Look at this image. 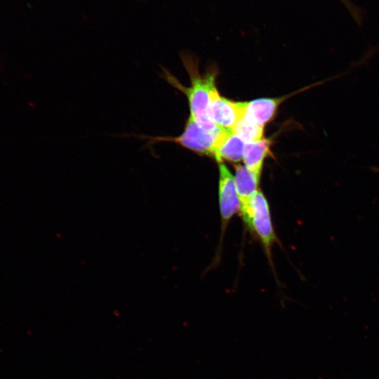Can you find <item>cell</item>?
I'll return each instance as SVG.
<instances>
[{"instance_id":"30bf717a","label":"cell","mask_w":379,"mask_h":379,"mask_svg":"<svg viewBox=\"0 0 379 379\" xmlns=\"http://www.w3.org/2000/svg\"><path fill=\"white\" fill-rule=\"evenodd\" d=\"M263 126L253 125L241 119L232 131L246 143L255 142L264 138Z\"/></svg>"},{"instance_id":"9c48e42d","label":"cell","mask_w":379,"mask_h":379,"mask_svg":"<svg viewBox=\"0 0 379 379\" xmlns=\"http://www.w3.org/2000/svg\"><path fill=\"white\" fill-rule=\"evenodd\" d=\"M245 145L241 138L228 131L217 146L214 159L218 164L223 160L238 163L243 159Z\"/></svg>"},{"instance_id":"ba28073f","label":"cell","mask_w":379,"mask_h":379,"mask_svg":"<svg viewBox=\"0 0 379 379\" xmlns=\"http://www.w3.org/2000/svg\"><path fill=\"white\" fill-rule=\"evenodd\" d=\"M272 143L271 140L263 138L245 145L243 156L244 166L260 177L264 161L270 154Z\"/></svg>"},{"instance_id":"6da1fadb","label":"cell","mask_w":379,"mask_h":379,"mask_svg":"<svg viewBox=\"0 0 379 379\" xmlns=\"http://www.w3.org/2000/svg\"><path fill=\"white\" fill-rule=\"evenodd\" d=\"M181 60L190 77V86L182 85L173 74L164 67L160 74L161 77L186 95L191 117L204 127L214 129L218 126L210 120L208 110L212 93L217 89L215 84L217 71L215 69H211L206 74H201L197 63L192 56L182 53Z\"/></svg>"},{"instance_id":"8992f818","label":"cell","mask_w":379,"mask_h":379,"mask_svg":"<svg viewBox=\"0 0 379 379\" xmlns=\"http://www.w3.org/2000/svg\"><path fill=\"white\" fill-rule=\"evenodd\" d=\"M218 164L219 204L222 222L225 225L240 210V204L234 176L222 162Z\"/></svg>"},{"instance_id":"8fae6325","label":"cell","mask_w":379,"mask_h":379,"mask_svg":"<svg viewBox=\"0 0 379 379\" xmlns=\"http://www.w3.org/2000/svg\"><path fill=\"white\" fill-rule=\"evenodd\" d=\"M345 6L350 11V12L352 13V15L356 18L358 19L359 14L357 12L356 9L352 6V4L348 0H340Z\"/></svg>"},{"instance_id":"277c9868","label":"cell","mask_w":379,"mask_h":379,"mask_svg":"<svg viewBox=\"0 0 379 379\" xmlns=\"http://www.w3.org/2000/svg\"><path fill=\"white\" fill-rule=\"evenodd\" d=\"M234 182L243 219L251 229L252 220V201L257 192L260 177L251 171L246 166L235 165Z\"/></svg>"},{"instance_id":"3957f363","label":"cell","mask_w":379,"mask_h":379,"mask_svg":"<svg viewBox=\"0 0 379 379\" xmlns=\"http://www.w3.org/2000/svg\"><path fill=\"white\" fill-rule=\"evenodd\" d=\"M246 104V102H237L225 98L216 89L211 95L208 117L218 126L232 131L242 119Z\"/></svg>"},{"instance_id":"52a82bcc","label":"cell","mask_w":379,"mask_h":379,"mask_svg":"<svg viewBox=\"0 0 379 379\" xmlns=\"http://www.w3.org/2000/svg\"><path fill=\"white\" fill-rule=\"evenodd\" d=\"M291 95L276 98H258L246 102L242 119L253 125L265 127L274 118L279 106Z\"/></svg>"},{"instance_id":"7a4b0ae2","label":"cell","mask_w":379,"mask_h":379,"mask_svg":"<svg viewBox=\"0 0 379 379\" xmlns=\"http://www.w3.org/2000/svg\"><path fill=\"white\" fill-rule=\"evenodd\" d=\"M220 127L208 129L189 116L182 133L178 136H151L146 135H125L146 140V146L159 142H173L199 154L214 158L217 146L228 132Z\"/></svg>"},{"instance_id":"5b68a950","label":"cell","mask_w":379,"mask_h":379,"mask_svg":"<svg viewBox=\"0 0 379 379\" xmlns=\"http://www.w3.org/2000/svg\"><path fill=\"white\" fill-rule=\"evenodd\" d=\"M251 230H254L265 249L269 252L275 241L268 202L260 190H258L252 201Z\"/></svg>"}]
</instances>
